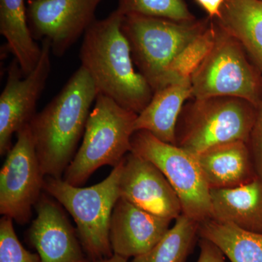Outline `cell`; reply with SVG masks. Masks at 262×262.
Returning <instances> with one entry per match:
<instances>
[{"label":"cell","mask_w":262,"mask_h":262,"mask_svg":"<svg viewBox=\"0 0 262 262\" xmlns=\"http://www.w3.org/2000/svg\"><path fill=\"white\" fill-rule=\"evenodd\" d=\"M123 17L115 10L88 29L80 48L81 66L89 72L98 94L139 115L154 91L134 68L130 45L122 30Z\"/></svg>","instance_id":"obj_1"},{"label":"cell","mask_w":262,"mask_h":262,"mask_svg":"<svg viewBox=\"0 0 262 262\" xmlns=\"http://www.w3.org/2000/svg\"><path fill=\"white\" fill-rule=\"evenodd\" d=\"M98 94L82 66L29 123L38 159L48 177L61 179L77 153Z\"/></svg>","instance_id":"obj_2"},{"label":"cell","mask_w":262,"mask_h":262,"mask_svg":"<svg viewBox=\"0 0 262 262\" xmlns=\"http://www.w3.org/2000/svg\"><path fill=\"white\" fill-rule=\"evenodd\" d=\"M121 169L122 163L104 180L89 187L72 185L62 178L46 176L45 179V192L72 215L84 253L91 262L106 259L114 254L110 238V222L120 198Z\"/></svg>","instance_id":"obj_3"},{"label":"cell","mask_w":262,"mask_h":262,"mask_svg":"<svg viewBox=\"0 0 262 262\" xmlns=\"http://www.w3.org/2000/svg\"><path fill=\"white\" fill-rule=\"evenodd\" d=\"M137 114L98 94L90 113L82 144L63 174V180L81 187L101 166L115 168L131 151Z\"/></svg>","instance_id":"obj_4"},{"label":"cell","mask_w":262,"mask_h":262,"mask_svg":"<svg viewBox=\"0 0 262 262\" xmlns=\"http://www.w3.org/2000/svg\"><path fill=\"white\" fill-rule=\"evenodd\" d=\"M256 108L242 98L228 96L194 99L183 107L179 117L176 145L196 155L226 143H247Z\"/></svg>","instance_id":"obj_5"},{"label":"cell","mask_w":262,"mask_h":262,"mask_svg":"<svg viewBox=\"0 0 262 262\" xmlns=\"http://www.w3.org/2000/svg\"><path fill=\"white\" fill-rule=\"evenodd\" d=\"M211 21V18L177 21L145 15H124L122 30L130 45L134 64L154 92L176 56L204 32Z\"/></svg>","instance_id":"obj_6"},{"label":"cell","mask_w":262,"mask_h":262,"mask_svg":"<svg viewBox=\"0 0 262 262\" xmlns=\"http://www.w3.org/2000/svg\"><path fill=\"white\" fill-rule=\"evenodd\" d=\"M130 151L159 168L178 195L183 214L198 223L211 218V189L195 155L145 130L134 133Z\"/></svg>","instance_id":"obj_7"},{"label":"cell","mask_w":262,"mask_h":262,"mask_svg":"<svg viewBox=\"0 0 262 262\" xmlns=\"http://www.w3.org/2000/svg\"><path fill=\"white\" fill-rule=\"evenodd\" d=\"M217 28L213 49L191 78L192 98H239L258 107L262 101L259 81L246 51L238 41Z\"/></svg>","instance_id":"obj_8"},{"label":"cell","mask_w":262,"mask_h":262,"mask_svg":"<svg viewBox=\"0 0 262 262\" xmlns=\"http://www.w3.org/2000/svg\"><path fill=\"white\" fill-rule=\"evenodd\" d=\"M46 174L36 152L29 125L17 133L0 171V213L20 225L28 223L44 191Z\"/></svg>","instance_id":"obj_9"},{"label":"cell","mask_w":262,"mask_h":262,"mask_svg":"<svg viewBox=\"0 0 262 262\" xmlns=\"http://www.w3.org/2000/svg\"><path fill=\"white\" fill-rule=\"evenodd\" d=\"M42 54L34 70L24 76L18 61L13 59L0 96V155L8 154L12 148V136L32 121L36 106L51 70V43L42 41Z\"/></svg>","instance_id":"obj_10"},{"label":"cell","mask_w":262,"mask_h":262,"mask_svg":"<svg viewBox=\"0 0 262 262\" xmlns=\"http://www.w3.org/2000/svg\"><path fill=\"white\" fill-rule=\"evenodd\" d=\"M103 0H29L27 17L34 39H47L62 57L94 24Z\"/></svg>","instance_id":"obj_11"},{"label":"cell","mask_w":262,"mask_h":262,"mask_svg":"<svg viewBox=\"0 0 262 262\" xmlns=\"http://www.w3.org/2000/svg\"><path fill=\"white\" fill-rule=\"evenodd\" d=\"M120 198L166 220L182 214L178 195L159 168L149 160L130 151L122 162Z\"/></svg>","instance_id":"obj_12"},{"label":"cell","mask_w":262,"mask_h":262,"mask_svg":"<svg viewBox=\"0 0 262 262\" xmlns=\"http://www.w3.org/2000/svg\"><path fill=\"white\" fill-rule=\"evenodd\" d=\"M34 208L37 216L29 229L28 239L41 261L91 262L59 203L42 194Z\"/></svg>","instance_id":"obj_13"},{"label":"cell","mask_w":262,"mask_h":262,"mask_svg":"<svg viewBox=\"0 0 262 262\" xmlns=\"http://www.w3.org/2000/svg\"><path fill=\"white\" fill-rule=\"evenodd\" d=\"M171 222L119 198L110 222L114 254L128 259L147 252L167 233Z\"/></svg>","instance_id":"obj_14"},{"label":"cell","mask_w":262,"mask_h":262,"mask_svg":"<svg viewBox=\"0 0 262 262\" xmlns=\"http://www.w3.org/2000/svg\"><path fill=\"white\" fill-rule=\"evenodd\" d=\"M196 157L211 189L237 187L257 178L245 141L213 146Z\"/></svg>","instance_id":"obj_15"},{"label":"cell","mask_w":262,"mask_h":262,"mask_svg":"<svg viewBox=\"0 0 262 262\" xmlns=\"http://www.w3.org/2000/svg\"><path fill=\"white\" fill-rule=\"evenodd\" d=\"M211 218L262 233V182L258 178L239 187L211 189Z\"/></svg>","instance_id":"obj_16"},{"label":"cell","mask_w":262,"mask_h":262,"mask_svg":"<svg viewBox=\"0 0 262 262\" xmlns=\"http://www.w3.org/2000/svg\"><path fill=\"white\" fill-rule=\"evenodd\" d=\"M189 98H192L191 80L155 91L147 106L136 117L135 132L147 131L160 141L176 145L177 122Z\"/></svg>","instance_id":"obj_17"},{"label":"cell","mask_w":262,"mask_h":262,"mask_svg":"<svg viewBox=\"0 0 262 262\" xmlns=\"http://www.w3.org/2000/svg\"><path fill=\"white\" fill-rule=\"evenodd\" d=\"M213 20L241 43L262 72V0H226Z\"/></svg>","instance_id":"obj_18"},{"label":"cell","mask_w":262,"mask_h":262,"mask_svg":"<svg viewBox=\"0 0 262 262\" xmlns=\"http://www.w3.org/2000/svg\"><path fill=\"white\" fill-rule=\"evenodd\" d=\"M0 34L24 76L37 65L42 54L29 28L25 0H0Z\"/></svg>","instance_id":"obj_19"},{"label":"cell","mask_w":262,"mask_h":262,"mask_svg":"<svg viewBox=\"0 0 262 262\" xmlns=\"http://www.w3.org/2000/svg\"><path fill=\"white\" fill-rule=\"evenodd\" d=\"M198 234L215 245L230 262H262V233L208 219L199 224Z\"/></svg>","instance_id":"obj_20"},{"label":"cell","mask_w":262,"mask_h":262,"mask_svg":"<svg viewBox=\"0 0 262 262\" xmlns=\"http://www.w3.org/2000/svg\"><path fill=\"white\" fill-rule=\"evenodd\" d=\"M199 224L182 213L154 247L130 262H187L199 238Z\"/></svg>","instance_id":"obj_21"},{"label":"cell","mask_w":262,"mask_h":262,"mask_svg":"<svg viewBox=\"0 0 262 262\" xmlns=\"http://www.w3.org/2000/svg\"><path fill=\"white\" fill-rule=\"evenodd\" d=\"M217 33L216 24L211 19L208 28L189 42L170 63L155 91L170 84L191 80L193 74L213 49Z\"/></svg>","instance_id":"obj_22"},{"label":"cell","mask_w":262,"mask_h":262,"mask_svg":"<svg viewBox=\"0 0 262 262\" xmlns=\"http://www.w3.org/2000/svg\"><path fill=\"white\" fill-rule=\"evenodd\" d=\"M117 10L123 15H141L177 20L192 21L195 16L185 0H117Z\"/></svg>","instance_id":"obj_23"},{"label":"cell","mask_w":262,"mask_h":262,"mask_svg":"<svg viewBox=\"0 0 262 262\" xmlns=\"http://www.w3.org/2000/svg\"><path fill=\"white\" fill-rule=\"evenodd\" d=\"M13 219L0 220V262H42L39 254L24 247L15 233Z\"/></svg>","instance_id":"obj_24"},{"label":"cell","mask_w":262,"mask_h":262,"mask_svg":"<svg viewBox=\"0 0 262 262\" xmlns=\"http://www.w3.org/2000/svg\"><path fill=\"white\" fill-rule=\"evenodd\" d=\"M256 177L262 182V101L247 142Z\"/></svg>","instance_id":"obj_25"},{"label":"cell","mask_w":262,"mask_h":262,"mask_svg":"<svg viewBox=\"0 0 262 262\" xmlns=\"http://www.w3.org/2000/svg\"><path fill=\"white\" fill-rule=\"evenodd\" d=\"M200 253L196 262H227L222 251L208 239L200 238Z\"/></svg>","instance_id":"obj_26"},{"label":"cell","mask_w":262,"mask_h":262,"mask_svg":"<svg viewBox=\"0 0 262 262\" xmlns=\"http://www.w3.org/2000/svg\"><path fill=\"white\" fill-rule=\"evenodd\" d=\"M208 15V18L215 20L220 16L221 10L226 0H196Z\"/></svg>","instance_id":"obj_27"},{"label":"cell","mask_w":262,"mask_h":262,"mask_svg":"<svg viewBox=\"0 0 262 262\" xmlns=\"http://www.w3.org/2000/svg\"><path fill=\"white\" fill-rule=\"evenodd\" d=\"M127 258L118 256V255L113 254L111 257L106 258V259L101 260L97 262H127Z\"/></svg>","instance_id":"obj_28"}]
</instances>
